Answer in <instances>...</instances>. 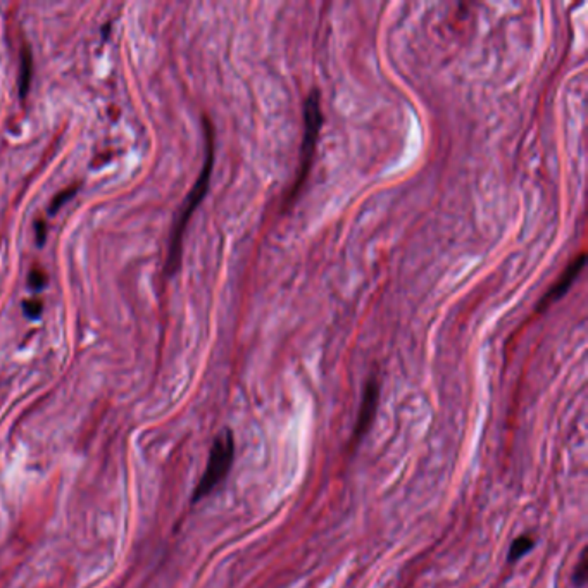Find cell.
Segmentation results:
<instances>
[{"mask_svg":"<svg viewBox=\"0 0 588 588\" xmlns=\"http://www.w3.org/2000/svg\"><path fill=\"white\" fill-rule=\"evenodd\" d=\"M204 132H206V161H204L202 171H200L199 179L195 182L194 189L187 197L185 206L182 207V214L177 219L174 224L173 235H171L169 243V254H167V273H173L178 268L179 257H182V240L183 231H185L187 224L190 221V216L197 209L200 200L206 195L207 187H209V179L212 173V162H214V130H212L211 121L204 117Z\"/></svg>","mask_w":588,"mask_h":588,"instance_id":"obj_1","label":"cell"},{"mask_svg":"<svg viewBox=\"0 0 588 588\" xmlns=\"http://www.w3.org/2000/svg\"><path fill=\"white\" fill-rule=\"evenodd\" d=\"M533 547H535V540L530 537V535H521V537H518L509 549V555H508L509 562H516L518 559L523 557V555L528 554Z\"/></svg>","mask_w":588,"mask_h":588,"instance_id":"obj_6","label":"cell"},{"mask_svg":"<svg viewBox=\"0 0 588 588\" xmlns=\"http://www.w3.org/2000/svg\"><path fill=\"white\" fill-rule=\"evenodd\" d=\"M73 194H75V189H69V190H66V191H63V194L59 195V197H56V200L54 202H52V212H54L56 209H59V206L61 204L64 202V200H68L69 197H73Z\"/></svg>","mask_w":588,"mask_h":588,"instance_id":"obj_10","label":"cell"},{"mask_svg":"<svg viewBox=\"0 0 588 588\" xmlns=\"http://www.w3.org/2000/svg\"><path fill=\"white\" fill-rule=\"evenodd\" d=\"M24 313L30 317H38V314L42 313V304L36 300H26L24 302Z\"/></svg>","mask_w":588,"mask_h":588,"instance_id":"obj_9","label":"cell"},{"mask_svg":"<svg viewBox=\"0 0 588 588\" xmlns=\"http://www.w3.org/2000/svg\"><path fill=\"white\" fill-rule=\"evenodd\" d=\"M30 281H31V287L40 288L45 283V275L42 271H33L30 276Z\"/></svg>","mask_w":588,"mask_h":588,"instance_id":"obj_11","label":"cell"},{"mask_svg":"<svg viewBox=\"0 0 588 588\" xmlns=\"http://www.w3.org/2000/svg\"><path fill=\"white\" fill-rule=\"evenodd\" d=\"M583 264H585V254H583V252H582V254H579V256L577 257V259H574L573 263H571L569 266L566 268V271L562 273V276L559 278L557 281H555L554 287L550 288L549 292H547V295L544 297V299L540 300V309L549 308V305L552 304L554 300H557L559 297L565 295L566 290H569L571 283H573V281L577 280L578 273L582 271Z\"/></svg>","mask_w":588,"mask_h":588,"instance_id":"obj_5","label":"cell"},{"mask_svg":"<svg viewBox=\"0 0 588 588\" xmlns=\"http://www.w3.org/2000/svg\"><path fill=\"white\" fill-rule=\"evenodd\" d=\"M31 80V56L30 52L24 48L23 51V63H21V78H19V85H21V97L26 95L28 85Z\"/></svg>","mask_w":588,"mask_h":588,"instance_id":"obj_7","label":"cell"},{"mask_svg":"<svg viewBox=\"0 0 588 588\" xmlns=\"http://www.w3.org/2000/svg\"><path fill=\"white\" fill-rule=\"evenodd\" d=\"M235 459V436L231 430H223L216 435L214 442H212L209 461H207L206 471H204L202 478H200L199 485L195 487L194 492V502H197L218 487L219 483L226 478L230 473L231 464Z\"/></svg>","mask_w":588,"mask_h":588,"instance_id":"obj_2","label":"cell"},{"mask_svg":"<svg viewBox=\"0 0 588 588\" xmlns=\"http://www.w3.org/2000/svg\"><path fill=\"white\" fill-rule=\"evenodd\" d=\"M378 399H379V385L377 379H369L364 387V394H362V402H361V409H359L357 416V423H355V430H354V439L359 440L366 435L367 430L371 428V423H373L374 414H377V407H378Z\"/></svg>","mask_w":588,"mask_h":588,"instance_id":"obj_4","label":"cell"},{"mask_svg":"<svg viewBox=\"0 0 588 588\" xmlns=\"http://www.w3.org/2000/svg\"><path fill=\"white\" fill-rule=\"evenodd\" d=\"M321 125L322 112L320 105V92H317V90H311L304 105V140H302L299 169H297L295 182H293L292 190H290V199L297 197L302 185H304L305 179H308V174L309 171H311V164L314 159V150H316L317 137H320Z\"/></svg>","mask_w":588,"mask_h":588,"instance_id":"obj_3","label":"cell"},{"mask_svg":"<svg viewBox=\"0 0 588 588\" xmlns=\"http://www.w3.org/2000/svg\"><path fill=\"white\" fill-rule=\"evenodd\" d=\"M587 573H588V559H587V550H583L582 554V559H579L577 569H574V577H573V582H574V587L577 588H582L585 585L587 582Z\"/></svg>","mask_w":588,"mask_h":588,"instance_id":"obj_8","label":"cell"}]
</instances>
